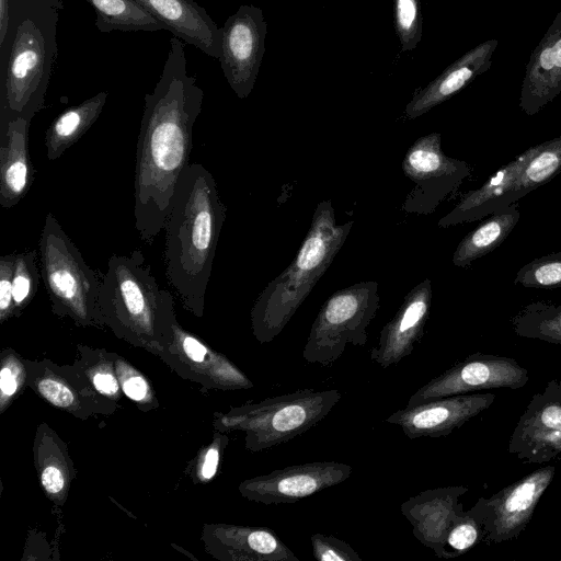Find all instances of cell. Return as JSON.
I'll list each match as a JSON object with an SVG mask.
<instances>
[{"label": "cell", "mask_w": 561, "mask_h": 561, "mask_svg": "<svg viewBox=\"0 0 561 561\" xmlns=\"http://www.w3.org/2000/svg\"><path fill=\"white\" fill-rule=\"evenodd\" d=\"M203 99L196 78L187 73L184 43L173 36L162 73L145 95L137 139L134 216L146 243L152 244L171 213L176 183L190 164Z\"/></svg>", "instance_id": "1"}, {"label": "cell", "mask_w": 561, "mask_h": 561, "mask_svg": "<svg viewBox=\"0 0 561 561\" xmlns=\"http://www.w3.org/2000/svg\"><path fill=\"white\" fill-rule=\"evenodd\" d=\"M226 211L213 174L202 163H190L163 230L165 277L193 311L203 309Z\"/></svg>", "instance_id": "2"}, {"label": "cell", "mask_w": 561, "mask_h": 561, "mask_svg": "<svg viewBox=\"0 0 561 561\" xmlns=\"http://www.w3.org/2000/svg\"><path fill=\"white\" fill-rule=\"evenodd\" d=\"M353 221L337 224L331 201L320 202L293 262L272 279L251 310L253 334L273 341L287 325L346 241Z\"/></svg>", "instance_id": "3"}, {"label": "cell", "mask_w": 561, "mask_h": 561, "mask_svg": "<svg viewBox=\"0 0 561 561\" xmlns=\"http://www.w3.org/2000/svg\"><path fill=\"white\" fill-rule=\"evenodd\" d=\"M41 275L55 310L89 321L99 310L101 279L48 213L38 240Z\"/></svg>", "instance_id": "4"}, {"label": "cell", "mask_w": 561, "mask_h": 561, "mask_svg": "<svg viewBox=\"0 0 561 561\" xmlns=\"http://www.w3.org/2000/svg\"><path fill=\"white\" fill-rule=\"evenodd\" d=\"M378 284L360 282L333 293L320 308L302 350L309 364L330 366L348 344L363 346L379 308Z\"/></svg>", "instance_id": "5"}, {"label": "cell", "mask_w": 561, "mask_h": 561, "mask_svg": "<svg viewBox=\"0 0 561 561\" xmlns=\"http://www.w3.org/2000/svg\"><path fill=\"white\" fill-rule=\"evenodd\" d=\"M341 397L336 389H300L252 404L233 422L248 431L251 449H267L311 430L331 412Z\"/></svg>", "instance_id": "6"}, {"label": "cell", "mask_w": 561, "mask_h": 561, "mask_svg": "<svg viewBox=\"0 0 561 561\" xmlns=\"http://www.w3.org/2000/svg\"><path fill=\"white\" fill-rule=\"evenodd\" d=\"M161 298L162 289L140 250L108 259L98 299L105 317L150 331L161 312Z\"/></svg>", "instance_id": "7"}, {"label": "cell", "mask_w": 561, "mask_h": 561, "mask_svg": "<svg viewBox=\"0 0 561 561\" xmlns=\"http://www.w3.org/2000/svg\"><path fill=\"white\" fill-rule=\"evenodd\" d=\"M49 68L44 36L32 20L25 19L12 43L1 124L15 117L32 121L44 107Z\"/></svg>", "instance_id": "8"}, {"label": "cell", "mask_w": 561, "mask_h": 561, "mask_svg": "<svg viewBox=\"0 0 561 561\" xmlns=\"http://www.w3.org/2000/svg\"><path fill=\"white\" fill-rule=\"evenodd\" d=\"M404 175L414 183L401 209L405 213L431 215L471 174L470 165L450 158L442 150L438 133L417 138L402 161Z\"/></svg>", "instance_id": "9"}, {"label": "cell", "mask_w": 561, "mask_h": 561, "mask_svg": "<svg viewBox=\"0 0 561 561\" xmlns=\"http://www.w3.org/2000/svg\"><path fill=\"white\" fill-rule=\"evenodd\" d=\"M528 379V370L514 358L477 352L420 387L405 407L486 389L515 390L526 386Z\"/></svg>", "instance_id": "10"}, {"label": "cell", "mask_w": 561, "mask_h": 561, "mask_svg": "<svg viewBox=\"0 0 561 561\" xmlns=\"http://www.w3.org/2000/svg\"><path fill=\"white\" fill-rule=\"evenodd\" d=\"M267 23L263 12L254 5H240L221 26V70L239 99L253 90L263 55Z\"/></svg>", "instance_id": "11"}, {"label": "cell", "mask_w": 561, "mask_h": 561, "mask_svg": "<svg viewBox=\"0 0 561 561\" xmlns=\"http://www.w3.org/2000/svg\"><path fill=\"white\" fill-rule=\"evenodd\" d=\"M556 468L546 465L501 489L480 497L478 506L485 529L483 543L491 546L517 538L530 522L537 504L552 482Z\"/></svg>", "instance_id": "12"}, {"label": "cell", "mask_w": 561, "mask_h": 561, "mask_svg": "<svg viewBox=\"0 0 561 561\" xmlns=\"http://www.w3.org/2000/svg\"><path fill=\"white\" fill-rule=\"evenodd\" d=\"M507 450L525 463L541 465L561 457V377L531 397Z\"/></svg>", "instance_id": "13"}, {"label": "cell", "mask_w": 561, "mask_h": 561, "mask_svg": "<svg viewBox=\"0 0 561 561\" xmlns=\"http://www.w3.org/2000/svg\"><path fill=\"white\" fill-rule=\"evenodd\" d=\"M352 467L337 461H313L276 469L243 485L245 495L264 504H290L350 478Z\"/></svg>", "instance_id": "14"}, {"label": "cell", "mask_w": 561, "mask_h": 561, "mask_svg": "<svg viewBox=\"0 0 561 561\" xmlns=\"http://www.w3.org/2000/svg\"><path fill=\"white\" fill-rule=\"evenodd\" d=\"M491 392H472L428 400L390 414L385 422L399 426L410 439L447 436L490 408Z\"/></svg>", "instance_id": "15"}, {"label": "cell", "mask_w": 561, "mask_h": 561, "mask_svg": "<svg viewBox=\"0 0 561 561\" xmlns=\"http://www.w3.org/2000/svg\"><path fill=\"white\" fill-rule=\"evenodd\" d=\"M432 295V283L426 278L404 296L393 318L381 329L376 346L370 350L374 363L388 368L411 355L424 333Z\"/></svg>", "instance_id": "16"}, {"label": "cell", "mask_w": 561, "mask_h": 561, "mask_svg": "<svg viewBox=\"0 0 561 561\" xmlns=\"http://www.w3.org/2000/svg\"><path fill=\"white\" fill-rule=\"evenodd\" d=\"M468 492L463 485L421 491L400 505V512L412 526L413 536L439 558L448 530L463 510L459 499Z\"/></svg>", "instance_id": "17"}, {"label": "cell", "mask_w": 561, "mask_h": 561, "mask_svg": "<svg viewBox=\"0 0 561 561\" xmlns=\"http://www.w3.org/2000/svg\"><path fill=\"white\" fill-rule=\"evenodd\" d=\"M561 92V9L533 50L522 84L519 107L537 114Z\"/></svg>", "instance_id": "18"}, {"label": "cell", "mask_w": 561, "mask_h": 561, "mask_svg": "<svg viewBox=\"0 0 561 561\" xmlns=\"http://www.w3.org/2000/svg\"><path fill=\"white\" fill-rule=\"evenodd\" d=\"M183 42L207 56H221V27L194 0H134Z\"/></svg>", "instance_id": "19"}, {"label": "cell", "mask_w": 561, "mask_h": 561, "mask_svg": "<svg viewBox=\"0 0 561 561\" xmlns=\"http://www.w3.org/2000/svg\"><path fill=\"white\" fill-rule=\"evenodd\" d=\"M497 44V39H489L477 45L449 65L427 85L415 91L405 106L407 117L414 119L422 116L458 93L479 75L485 72L492 64Z\"/></svg>", "instance_id": "20"}, {"label": "cell", "mask_w": 561, "mask_h": 561, "mask_svg": "<svg viewBox=\"0 0 561 561\" xmlns=\"http://www.w3.org/2000/svg\"><path fill=\"white\" fill-rule=\"evenodd\" d=\"M30 123L15 117L0 124V206L3 208L18 205L35 179L28 148Z\"/></svg>", "instance_id": "21"}, {"label": "cell", "mask_w": 561, "mask_h": 561, "mask_svg": "<svg viewBox=\"0 0 561 561\" xmlns=\"http://www.w3.org/2000/svg\"><path fill=\"white\" fill-rule=\"evenodd\" d=\"M524 152L489 178L481 187L466 193L459 203L437 226L448 228L482 219L522 198L515 187V179L524 162Z\"/></svg>", "instance_id": "22"}, {"label": "cell", "mask_w": 561, "mask_h": 561, "mask_svg": "<svg viewBox=\"0 0 561 561\" xmlns=\"http://www.w3.org/2000/svg\"><path fill=\"white\" fill-rule=\"evenodd\" d=\"M108 96L107 91L61 112L45 131L47 159L53 162L75 145L96 122Z\"/></svg>", "instance_id": "23"}, {"label": "cell", "mask_w": 561, "mask_h": 561, "mask_svg": "<svg viewBox=\"0 0 561 561\" xmlns=\"http://www.w3.org/2000/svg\"><path fill=\"white\" fill-rule=\"evenodd\" d=\"M519 217L517 203L493 213L459 242L453 254V264L465 268L492 252L508 237Z\"/></svg>", "instance_id": "24"}, {"label": "cell", "mask_w": 561, "mask_h": 561, "mask_svg": "<svg viewBox=\"0 0 561 561\" xmlns=\"http://www.w3.org/2000/svg\"><path fill=\"white\" fill-rule=\"evenodd\" d=\"M95 11L100 32L159 31L162 24L134 0H87Z\"/></svg>", "instance_id": "25"}, {"label": "cell", "mask_w": 561, "mask_h": 561, "mask_svg": "<svg viewBox=\"0 0 561 561\" xmlns=\"http://www.w3.org/2000/svg\"><path fill=\"white\" fill-rule=\"evenodd\" d=\"M511 323L520 337L561 344V305L533 301L519 310Z\"/></svg>", "instance_id": "26"}, {"label": "cell", "mask_w": 561, "mask_h": 561, "mask_svg": "<svg viewBox=\"0 0 561 561\" xmlns=\"http://www.w3.org/2000/svg\"><path fill=\"white\" fill-rule=\"evenodd\" d=\"M517 186L526 195L561 172V136L528 148Z\"/></svg>", "instance_id": "27"}, {"label": "cell", "mask_w": 561, "mask_h": 561, "mask_svg": "<svg viewBox=\"0 0 561 561\" xmlns=\"http://www.w3.org/2000/svg\"><path fill=\"white\" fill-rule=\"evenodd\" d=\"M485 537L484 523L478 506L474 504L468 511L462 510L451 524L442 553V559L460 557Z\"/></svg>", "instance_id": "28"}, {"label": "cell", "mask_w": 561, "mask_h": 561, "mask_svg": "<svg viewBox=\"0 0 561 561\" xmlns=\"http://www.w3.org/2000/svg\"><path fill=\"white\" fill-rule=\"evenodd\" d=\"M36 250L14 253L12 276V310L24 308L35 296L39 277V257Z\"/></svg>", "instance_id": "29"}, {"label": "cell", "mask_w": 561, "mask_h": 561, "mask_svg": "<svg viewBox=\"0 0 561 561\" xmlns=\"http://www.w3.org/2000/svg\"><path fill=\"white\" fill-rule=\"evenodd\" d=\"M514 284L543 289L561 287V252L535 259L520 267Z\"/></svg>", "instance_id": "30"}, {"label": "cell", "mask_w": 561, "mask_h": 561, "mask_svg": "<svg viewBox=\"0 0 561 561\" xmlns=\"http://www.w3.org/2000/svg\"><path fill=\"white\" fill-rule=\"evenodd\" d=\"M394 28L401 44V53L416 48L423 28L419 0H394Z\"/></svg>", "instance_id": "31"}, {"label": "cell", "mask_w": 561, "mask_h": 561, "mask_svg": "<svg viewBox=\"0 0 561 561\" xmlns=\"http://www.w3.org/2000/svg\"><path fill=\"white\" fill-rule=\"evenodd\" d=\"M310 543L312 556L318 561H362L346 541L332 535L313 534Z\"/></svg>", "instance_id": "32"}, {"label": "cell", "mask_w": 561, "mask_h": 561, "mask_svg": "<svg viewBox=\"0 0 561 561\" xmlns=\"http://www.w3.org/2000/svg\"><path fill=\"white\" fill-rule=\"evenodd\" d=\"M14 253L0 256V317L4 319L12 311V276Z\"/></svg>", "instance_id": "33"}, {"label": "cell", "mask_w": 561, "mask_h": 561, "mask_svg": "<svg viewBox=\"0 0 561 561\" xmlns=\"http://www.w3.org/2000/svg\"><path fill=\"white\" fill-rule=\"evenodd\" d=\"M39 392L50 403L57 407H68L73 401L71 391L62 383L53 380L44 379L38 383Z\"/></svg>", "instance_id": "34"}, {"label": "cell", "mask_w": 561, "mask_h": 561, "mask_svg": "<svg viewBox=\"0 0 561 561\" xmlns=\"http://www.w3.org/2000/svg\"><path fill=\"white\" fill-rule=\"evenodd\" d=\"M42 484L49 493H58L64 488V478L61 471L49 466L42 473Z\"/></svg>", "instance_id": "35"}, {"label": "cell", "mask_w": 561, "mask_h": 561, "mask_svg": "<svg viewBox=\"0 0 561 561\" xmlns=\"http://www.w3.org/2000/svg\"><path fill=\"white\" fill-rule=\"evenodd\" d=\"M182 347L185 354L194 362H203L207 355L206 347L201 344L196 339L185 335L182 339Z\"/></svg>", "instance_id": "36"}, {"label": "cell", "mask_w": 561, "mask_h": 561, "mask_svg": "<svg viewBox=\"0 0 561 561\" xmlns=\"http://www.w3.org/2000/svg\"><path fill=\"white\" fill-rule=\"evenodd\" d=\"M125 393L133 400H141L147 392V385L141 377H131L124 383Z\"/></svg>", "instance_id": "37"}, {"label": "cell", "mask_w": 561, "mask_h": 561, "mask_svg": "<svg viewBox=\"0 0 561 561\" xmlns=\"http://www.w3.org/2000/svg\"><path fill=\"white\" fill-rule=\"evenodd\" d=\"M95 388L106 394H112L117 391V381L110 374H96L93 379Z\"/></svg>", "instance_id": "38"}, {"label": "cell", "mask_w": 561, "mask_h": 561, "mask_svg": "<svg viewBox=\"0 0 561 561\" xmlns=\"http://www.w3.org/2000/svg\"><path fill=\"white\" fill-rule=\"evenodd\" d=\"M219 459V453L216 448H211L207 451L205 461L202 468L204 478L210 479L216 473L217 465Z\"/></svg>", "instance_id": "39"}, {"label": "cell", "mask_w": 561, "mask_h": 561, "mask_svg": "<svg viewBox=\"0 0 561 561\" xmlns=\"http://www.w3.org/2000/svg\"><path fill=\"white\" fill-rule=\"evenodd\" d=\"M0 387L1 391L5 396H11L16 390L15 378L9 367H4L0 374Z\"/></svg>", "instance_id": "40"}, {"label": "cell", "mask_w": 561, "mask_h": 561, "mask_svg": "<svg viewBox=\"0 0 561 561\" xmlns=\"http://www.w3.org/2000/svg\"><path fill=\"white\" fill-rule=\"evenodd\" d=\"M9 26V0H0V45H3Z\"/></svg>", "instance_id": "41"}]
</instances>
